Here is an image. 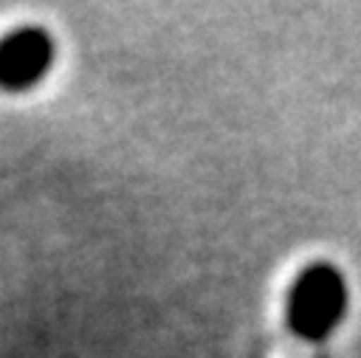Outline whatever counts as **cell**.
Segmentation results:
<instances>
[{
  "mask_svg": "<svg viewBox=\"0 0 361 358\" xmlns=\"http://www.w3.org/2000/svg\"><path fill=\"white\" fill-rule=\"evenodd\" d=\"M344 310V282L330 265L307 268L290 290V327L299 335L322 338L336 327Z\"/></svg>",
  "mask_w": 361,
  "mask_h": 358,
  "instance_id": "cell-1",
  "label": "cell"
},
{
  "mask_svg": "<svg viewBox=\"0 0 361 358\" xmlns=\"http://www.w3.org/2000/svg\"><path fill=\"white\" fill-rule=\"evenodd\" d=\"M51 65V39L39 28H17L0 39V87L34 85Z\"/></svg>",
  "mask_w": 361,
  "mask_h": 358,
  "instance_id": "cell-2",
  "label": "cell"
}]
</instances>
